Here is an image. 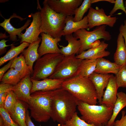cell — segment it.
I'll list each match as a JSON object with an SVG mask.
<instances>
[{
	"label": "cell",
	"mask_w": 126,
	"mask_h": 126,
	"mask_svg": "<svg viewBox=\"0 0 126 126\" xmlns=\"http://www.w3.org/2000/svg\"><path fill=\"white\" fill-rule=\"evenodd\" d=\"M77 100L62 87L56 89L52 99L51 118L53 121L64 125L76 112Z\"/></svg>",
	"instance_id": "6da1fadb"
},
{
	"label": "cell",
	"mask_w": 126,
	"mask_h": 126,
	"mask_svg": "<svg viewBox=\"0 0 126 126\" xmlns=\"http://www.w3.org/2000/svg\"><path fill=\"white\" fill-rule=\"evenodd\" d=\"M62 88L70 92L77 100L90 105L98 103L96 89L89 78L77 76L64 81Z\"/></svg>",
	"instance_id": "7a4b0ae2"
},
{
	"label": "cell",
	"mask_w": 126,
	"mask_h": 126,
	"mask_svg": "<svg viewBox=\"0 0 126 126\" xmlns=\"http://www.w3.org/2000/svg\"><path fill=\"white\" fill-rule=\"evenodd\" d=\"M43 4L42 8L40 6L38 7L41 19L40 34L44 33L54 38H61L66 16L52 9L48 5L47 0L44 1Z\"/></svg>",
	"instance_id": "3957f363"
},
{
	"label": "cell",
	"mask_w": 126,
	"mask_h": 126,
	"mask_svg": "<svg viewBox=\"0 0 126 126\" xmlns=\"http://www.w3.org/2000/svg\"><path fill=\"white\" fill-rule=\"evenodd\" d=\"M56 90L38 91L31 94L28 108L31 117L36 121L46 122L51 118V100Z\"/></svg>",
	"instance_id": "277c9868"
},
{
	"label": "cell",
	"mask_w": 126,
	"mask_h": 126,
	"mask_svg": "<svg viewBox=\"0 0 126 126\" xmlns=\"http://www.w3.org/2000/svg\"><path fill=\"white\" fill-rule=\"evenodd\" d=\"M77 108L80 118L95 126H107L112 114L113 108L104 104L90 105L77 100Z\"/></svg>",
	"instance_id": "5b68a950"
},
{
	"label": "cell",
	"mask_w": 126,
	"mask_h": 126,
	"mask_svg": "<svg viewBox=\"0 0 126 126\" xmlns=\"http://www.w3.org/2000/svg\"><path fill=\"white\" fill-rule=\"evenodd\" d=\"M65 56L60 53H49L44 55L36 62L31 78L41 80L48 78Z\"/></svg>",
	"instance_id": "8992f818"
},
{
	"label": "cell",
	"mask_w": 126,
	"mask_h": 126,
	"mask_svg": "<svg viewBox=\"0 0 126 126\" xmlns=\"http://www.w3.org/2000/svg\"><path fill=\"white\" fill-rule=\"evenodd\" d=\"M107 26L103 25L96 27L91 31H88L85 29H81L74 33V36L79 39L80 42L79 54L90 49L91 45L99 39H103L108 41L111 39L109 32L106 30Z\"/></svg>",
	"instance_id": "52a82bcc"
},
{
	"label": "cell",
	"mask_w": 126,
	"mask_h": 126,
	"mask_svg": "<svg viewBox=\"0 0 126 126\" xmlns=\"http://www.w3.org/2000/svg\"><path fill=\"white\" fill-rule=\"evenodd\" d=\"M75 55L65 56L48 78L64 81L77 76L83 60L77 58Z\"/></svg>",
	"instance_id": "ba28073f"
},
{
	"label": "cell",
	"mask_w": 126,
	"mask_h": 126,
	"mask_svg": "<svg viewBox=\"0 0 126 126\" xmlns=\"http://www.w3.org/2000/svg\"><path fill=\"white\" fill-rule=\"evenodd\" d=\"M87 16L88 20V30L95 26L103 25L112 27L117 19L116 17L107 15L103 8H100L98 7L95 9L91 7L89 9Z\"/></svg>",
	"instance_id": "9c48e42d"
},
{
	"label": "cell",
	"mask_w": 126,
	"mask_h": 126,
	"mask_svg": "<svg viewBox=\"0 0 126 126\" xmlns=\"http://www.w3.org/2000/svg\"><path fill=\"white\" fill-rule=\"evenodd\" d=\"M49 6L57 13L67 16L74 15L75 10L82 0H47Z\"/></svg>",
	"instance_id": "30bf717a"
},
{
	"label": "cell",
	"mask_w": 126,
	"mask_h": 126,
	"mask_svg": "<svg viewBox=\"0 0 126 126\" xmlns=\"http://www.w3.org/2000/svg\"><path fill=\"white\" fill-rule=\"evenodd\" d=\"M32 18V20L29 27L26 28L25 32L21 34L20 43L23 42L29 43L37 40L40 38V29L41 26V19L40 11L32 13L29 16Z\"/></svg>",
	"instance_id": "8fae6325"
},
{
	"label": "cell",
	"mask_w": 126,
	"mask_h": 126,
	"mask_svg": "<svg viewBox=\"0 0 126 126\" xmlns=\"http://www.w3.org/2000/svg\"><path fill=\"white\" fill-rule=\"evenodd\" d=\"M30 75L25 77L11 88L16 94L18 99L28 104L31 98L30 91L32 86Z\"/></svg>",
	"instance_id": "7c38bea8"
},
{
	"label": "cell",
	"mask_w": 126,
	"mask_h": 126,
	"mask_svg": "<svg viewBox=\"0 0 126 126\" xmlns=\"http://www.w3.org/2000/svg\"><path fill=\"white\" fill-rule=\"evenodd\" d=\"M40 34L42 37L41 43L38 50L40 57L48 53H61L58 44L61 40V38H54L44 33Z\"/></svg>",
	"instance_id": "4fadbf2b"
},
{
	"label": "cell",
	"mask_w": 126,
	"mask_h": 126,
	"mask_svg": "<svg viewBox=\"0 0 126 126\" xmlns=\"http://www.w3.org/2000/svg\"><path fill=\"white\" fill-rule=\"evenodd\" d=\"M2 17L4 18V21L0 23V25L9 34L10 40L13 41H15L17 40V35L18 36L19 38L21 39L22 32L30 24V22L31 21L30 19H28L23 26L20 28H17L13 27L11 24L10 23L11 19L16 18H19L21 21H22L26 19V18H22L17 16L15 13H14L12 15L10 16L9 18L8 19L5 18L3 17Z\"/></svg>",
	"instance_id": "5bb4252c"
},
{
	"label": "cell",
	"mask_w": 126,
	"mask_h": 126,
	"mask_svg": "<svg viewBox=\"0 0 126 126\" xmlns=\"http://www.w3.org/2000/svg\"><path fill=\"white\" fill-rule=\"evenodd\" d=\"M118 88L115 77L111 74L100 104H104L107 107L113 108L117 98Z\"/></svg>",
	"instance_id": "9a60e30c"
},
{
	"label": "cell",
	"mask_w": 126,
	"mask_h": 126,
	"mask_svg": "<svg viewBox=\"0 0 126 126\" xmlns=\"http://www.w3.org/2000/svg\"><path fill=\"white\" fill-rule=\"evenodd\" d=\"M111 75L109 74H99L94 72L89 77L95 87L100 105L104 93V90L108 84Z\"/></svg>",
	"instance_id": "2e32d148"
},
{
	"label": "cell",
	"mask_w": 126,
	"mask_h": 126,
	"mask_svg": "<svg viewBox=\"0 0 126 126\" xmlns=\"http://www.w3.org/2000/svg\"><path fill=\"white\" fill-rule=\"evenodd\" d=\"M32 86L31 94L38 91H49L56 90L62 87L64 80L48 78L41 80H35L31 78Z\"/></svg>",
	"instance_id": "e0dca14e"
},
{
	"label": "cell",
	"mask_w": 126,
	"mask_h": 126,
	"mask_svg": "<svg viewBox=\"0 0 126 126\" xmlns=\"http://www.w3.org/2000/svg\"><path fill=\"white\" fill-rule=\"evenodd\" d=\"M108 46V44L105 43V40L102 41L98 46L83 51L76 56V57L77 58L82 60H96L108 56L110 54V52L105 50Z\"/></svg>",
	"instance_id": "ac0fdd59"
},
{
	"label": "cell",
	"mask_w": 126,
	"mask_h": 126,
	"mask_svg": "<svg viewBox=\"0 0 126 126\" xmlns=\"http://www.w3.org/2000/svg\"><path fill=\"white\" fill-rule=\"evenodd\" d=\"M73 16H66L65 26L63 31L62 36L72 34L77 30L83 28L88 29V20L87 16H85L81 21L75 22Z\"/></svg>",
	"instance_id": "d6986e66"
},
{
	"label": "cell",
	"mask_w": 126,
	"mask_h": 126,
	"mask_svg": "<svg viewBox=\"0 0 126 126\" xmlns=\"http://www.w3.org/2000/svg\"><path fill=\"white\" fill-rule=\"evenodd\" d=\"M41 39V38H40L37 41L30 43L28 48L22 52L26 64L29 67L31 75L33 71V64L40 57L38 50Z\"/></svg>",
	"instance_id": "ffe728a7"
},
{
	"label": "cell",
	"mask_w": 126,
	"mask_h": 126,
	"mask_svg": "<svg viewBox=\"0 0 126 126\" xmlns=\"http://www.w3.org/2000/svg\"><path fill=\"white\" fill-rule=\"evenodd\" d=\"M66 40L68 41V45L65 46L59 45L61 53L65 56H70L73 54L77 55L79 54L80 45L79 40L74 36L72 34L65 36Z\"/></svg>",
	"instance_id": "44dd1931"
},
{
	"label": "cell",
	"mask_w": 126,
	"mask_h": 126,
	"mask_svg": "<svg viewBox=\"0 0 126 126\" xmlns=\"http://www.w3.org/2000/svg\"><path fill=\"white\" fill-rule=\"evenodd\" d=\"M28 104L18 99L11 117L19 126H27L26 119Z\"/></svg>",
	"instance_id": "7402d4cb"
},
{
	"label": "cell",
	"mask_w": 126,
	"mask_h": 126,
	"mask_svg": "<svg viewBox=\"0 0 126 126\" xmlns=\"http://www.w3.org/2000/svg\"><path fill=\"white\" fill-rule=\"evenodd\" d=\"M121 66L114 62H112L103 57L97 59L96 67L94 72L99 74H116Z\"/></svg>",
	"instance_id": "603a6c76"
},
{
	"label": "cell",
	"mask_w": 126,
	"mask_h": 126,
	"mask_svg": "<svg viewBox=\"0 0 126 126\" xmlns=\"http://www.w3.org/2000/svg\"><path fill=\"white\" fill-rule=\"evenodd\" d=\"M117 47L114 56V62L121 66L126 65V48L124 38L119 33L117 40Z\"/></svg>",
	"instance_id": "cb8c5ba5"
},
{
	"label": "cell",
	"mask_w": 126,
	"mask_h": 126,
	"mask_svg": "<svg viewBox=\"0 0 126 126\" xmlns=\"http://www.w3.org/2000/svg\"><path fill=\"white\" fill-rule=\"evenodd\" d=\"M10 68L18 71L21 79L26 76L31 75L29 67L26 64L22 53L19 57L14 58Z\"/></svg>",
	"instance_id": "d4e9b609"
},
{
	"label": "cell",
	"mask_w": 126,
	"mask_h": 126,
	"mask_svg": "<svg viewBox=\"0 0 126 126\" xmlns=\"http://www.w3.org/2000/svg\"><path fill=\"white\" fill-rule=\"evenodd\" d=\"M117 98L113 109L112 117L107 126H113L115 119L119 112L126 106V94L122 91L118 92Z\"/></svg>",
	"instance_id": "484cf974"
},
{
	"label": "cell",
	"mask_w": 126,
	"mask_h": 126,
	"mask_svg": "<svg viewBox=\"0 0 126 126\" xmlns=\"http://www.w3.org/2000/svg\"><path fill=\"white\" fill-rule=\"evenodd\" d=\"M97 59H83L79 68L77 76L89 78L95 70Z\"/></svg>",
	"instance_id": "4316f807"
},
{
	"label": "cell",
	"mask_w": 126,
	"mask_h": 126,
	"mask_svg": "<svg viewBox=\"0 0 126 126\" xmlns=\"http://www.w3.org/2000/svg\"><path fill=\"white\" fill-rule=\"evenodd\" d=\"M30 44L23 42L17 46H15L14 44L10 46V49L5 55L0 58V66H1L7 61L17 57L19 54L22 53L26 48L28 47Z\"/></svg>",
	"instance_id": "83f0119b"
},
{
	"label": "cell",
	"mask_w": 126,
	"mask_h": 126,
	"mask_svg": "<svg viewBox=\"0 0 126 126\" xmlns=\"http://www.w3.org/2000/svg\"><path fill=\"white\" fill-rule=\"evenodd\" d=\"M18 72L12 68H10L5 73L0 81V84H8L13 86L17 84L21 80Z\"/></svg>",
	"instance_id": "f1b7e54d"
},
{
	"label": "cell",
	"mask_w": 126,
	"mask_h": 126,
	"mask_svg": "<svg viewBox=\"0 0 126 126\" xmlns=\"http://www.w3.org/2000/svg\"><path fill=\"white\" fill-rule=\"evenodd\" d=\"M18 99L16 94L13 91L10 90L8 91L3 108L8 112L11 117L13 113Z\"/></svg>",
	"instance_id": "f546056e"
},
{
	"label": "cell",
	"mask_w": 126,
	"mask_h": 126,
	"mask_svg": "<svg viewBox=\"0 0 126 126\" xmlns=\"http://www.w3.org/2000/svg\"><path fill=\"white\" fill-rule=\"evenodd\" d=\"M92 0H84L81 5L75 10L74 21L78 22L82 20L84 14L91 7Z\"/></svg>",
	"instance_id": "4dcf8cb0"
},
{
	"label": "cell",
	"mask_w": 126,
	"mask_h": 126,
	"mask_svg": "<svg viewBox=\"0 0 126 126\" xmlns=\"http://www.w3.org/2000/svg\"><path fill=\"white\" fill-rule=\"evenodd\" d=\"M0 126H19L3 107H0Z\"/></svg>",
	"instance_id": "1f68e13d"
},
{
	"label": "cell",
	"mask_w": 126,
	"mask_h": 126,
	"mask_svg": "<svg viewBox=\"0 0 126 126\" xmlns=\"http://www.w3.org/2000/svg\"><path fill=\"white\" fill-rule=\"evenodd\" d=\"M115 77L118 88L120 87L126 88V65L121 66Z\"/></svg>",
	"instance_id": "d6a6232c"
},
{
	"label": "cell",
	"mask_w": 126,
	"mask_h": 126,
	"mask_svg": "<svg viewBox=\"0 0 126 126\" xmlns=\"http://www.w3.org/2000/svg\"><path fill=\"white\" fill-rule=\"evenodd\" d=\"M65 126H95L88 123L78 116L76 112L72 117L66 122Z\"/></svg>",
	"instance_id": "836d02e7"
},
{
	"label": "cell",
	"mask_w": 126,
	"mask_h": 126,
	"mask_svg": "<svg viewBox=\"0 0 126 126\" xmlns=\"http://www.w3.org/2000/svg\"><path fill=\"white\" fill-rule=\"evenodd\" d=\"M13 86L8 84H0V107H4V103L7 92Z\"/></svg>",
	"instance_id": "e575fe53"
},
{
	"label": "cell",
	"mask_w": 126,
	"mask_h": 126,
	"mask_svg": "<svg viewBox=\"0 0 126 126\" xmlns=\"http://www.w3.org/2000/svg\"><path fill=\"white\" fill-rule=\"evenodd\" d=\"M119 9L122 10L124 12L126 15V10L122 0H115L114 7L109 13V16H111L112 15Z\"/></svg>",
	"instance_id": "d590c367"
},
{
	"label": "cell",
	"mask_w": 126,
	"mask_h": 126,
	"mask_svg": "<svg viewBox=\"0 0 126 126\" xmlns=\"http://www.w3.org/2000/svg\"><path fill=\"white\" fill-rule=\"evenodd\" d=\"M121 113V119L115 121L113 126H126V111H122Z\"/></svg>",
	"instance_id": "8d00e7d4"
},
{
	"label": "cell",
	"mask_w": 126,
	"mask_h": 126,
	"mask_svg": "<svg viewBox=\"0 0 126 126\" xmlns=\"http://www.w3.org/2000/svg\"><path fill=\"white\" fill-rule=\"evenodd\" d=\"M14 58L10 60L9 62L5 65L0 69V81L1 80L3 77L5 72L9 68H10Z\"/></svg>",
	"instance_id": "74e56055"
},
{
	"label": "cell",
	"mask_w": 126,
	"mask_h": 126,
	"mask_svg": "<svg viewBox=\"0 0 126 126\" xmlns=\"http://www.w3.org/2000/svg\"><path fill=\"white\" fill-rule=\"evenodd\" d=\"M8 40H6L5 39H3L1 40L0 41V55H1L6 51V47L11 46L13 44H11L10 45H7L6 44V42Z\"/></svg>",
	"instance_id": "f35d334b"
},
{
	"label": "cell",
	"mask_w": 126,
	"mask_h": 126,
	"mask_svg": "<svg viewBox=\"0 0 126 126\" xmlns=\"http://www.w3.org/2000/svg\"><path fill=\"white\" fill-rule=\"evenodd\" d=\"M119 33L122 35L124 39L126 48V20L124 21V24H122L119 28Z\"/></svg>",
	"instance_id": "ab89813d"
},
{
	"label": "cell",
	"mask_w": 126,
	"mask_h": 126,
	"mask_svg": "<svg viewBox=\"0 0 126 126\" xmlns=\"http://www.w3.org/2000/svg\"><path fill=\"white\" fill-rule=\"evenodd\" d=\"M26 122L27 126H35L32 121L31 117L28 110L27 112Z\"/></svg>",
	"instance_id": "60d3db41"
},
{
	"label": "cell",
	"mask_w": 126,
	"mask_h": 126,
	"mask_svg": "<svg viewBox=\"0 0 126 126\" xmlns=\"http://www.w3.org/2000/svg\"><path fill=\"white\" fill-rule=\"evenodd\" d=\"M0 39H2L8 38L9 36H7L5 34V33L4 34L2 32H0Z\"/></svg>",
	"instance_id": "b9f144b4"
},
{
	"label": "cell",
	"mask_w": 126,
	"mask_h": 126,
	"mask_svg": "<svg viewBox=\"0 0 126 126\" xmlns=\"http://www.w3.org/2000/svg\"><path fill=\"white\" fill-rule=\"evenodd\" d=\"M0 3H4L7 1H8L9 0H0Z\"/></svg>",
	"instance_id": "7bdbcfd3"
},
{
	"label": "cell",
	"mask_w": 126,
	"mask_h": 126,
	"mask_svg": "<svg viewBox=\"0 0 126 126\" xmlns=\"http://www.w3.org/2000/svg\"><path fill=\"white\" fill-rule=\"evenodd\" d=\"M125 5L126 6V0L125 1Z\"/></svg>",
	"instance_id": "ee69618b"
},
{
	"label": "cell",
	"mask_w": 126,
	"mask_h": 126,
	"mask_svg": "<svg viewBox=\"0 0 126 126\" xmlns=\"http://www.w3.org/2000/svg\"><path fill=\"white\" fill-rule=\"evenodd\" d=\"M65 126V125H62V126Z\"/></svg>",
	"instance_id": "f6af8a7d"
}]
</instances>
